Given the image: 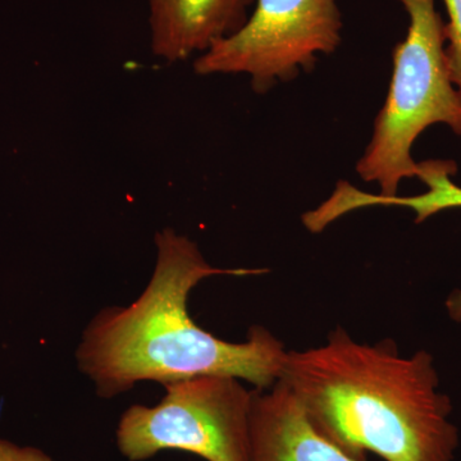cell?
Instances as JSON below:
<instances>
[{"mask_svg": "<svg viewBox=\"0 0 461 461\" xmlns=\"http://www.w3.org/2000/svg\"><path fill=\"white\" fill-rule=\"evenodd\" d=\"M282 381L321 436L355 459L455 461L459 430L427 351L402 357L393 339L359 344L341 327L326 344L287 351Z\"/></svg>", "mask_w": 461, "mask_h": 461, "instance_id": "7a4b0ae2", "label": "cell"}, {"mask_svg": "<svg viewBox=\"0 0 461 461\" xmlns=\"http://www.w3.org/2000/svg\"><path fill=\"white\" fill-rule=\"evenodd\" d=\"M444 3L448 16V23H446V30H447L446 56H447L451 80L461 94V0H444Z\"/></svg>", "mask_w": 461, "mask_h": 461, "instance_id": "9c48e42d", "label": "cell"}, {"mask_svg": "<svg viewBox=\"0 0 461 461\" xmlns=\"http://www.w3.org/2000/svg\"><path fill=\"white\" fill-rule=\"evenodd\" d=\"M0 461H53L41 448L20 446L0 438Z\"/></svg>", "mask_w": 461, "mask_h": 461, "instance_id": "30bf717a", "label": "cell"}, {"mask_svg": "<svg viewBox=\"0 0 461 461\" xmlns=\"http://www.w3.org/2000/svg\"><path fill=\"white\" fill-rule=\"evenodd\" d=\"M409 16L408 32L393 50V72L375 131L357 165L382 198L397 196L405 178L418 177L412 145L424 130L444 123L461 136V94L451 80L446 23L436 0H397Z\"/></svg>", "mask_w": 461, "mask_h": 461, "instance_id": "3957f363", "label": "cell"}, {"mask_svg": "<svg viewBox=\"0 0 461 461\" xmlns=\"http://www.w3.org/2000/svg\"><path fill=\"white\" fill-rule=\"evenodd\" d=\"M456 172V165L450 160H429L420 163V178L429 186L423 195L412 198H382V196L366 195V205H399L411 208L417 214L415 222L420 223L430 215L445 209L460 208L461 187L451 181V176Z\"/></svg>", "mask_w": 461, "mask_h": 461, "instance_id": "ba28073f", "label": "cell"}, {"mask_svg": "<svg viewBox=\"0 0 461 461\" xmlns=\"http://www.w3.org/2000/svg\"><path fill=\"white\" fill-rule=\"evenodd\" d=\"M157 263L132 304L100 309L76 350L78 369L102 399L127 393L139 382L172 384L198 375H230L264 390L281 377L287 350L264 327L245 342L215 338L187 311L191 290L213 276H248L266 269H223L206 262L198 245L171 227L154 238Z\"/></svg>", "mask_w": 461, "mask_h": 461, "instance_id": "6da1fadb", "label": "cell"}, {"mask_svg": "<svg viewBox=\"0 0 461 461\" xmlns=\"http://www.w3.org/2000/svg\"><path fill=\"white\" fill-rule=\"evenodd\" d=\"M339 0H256L245 25L194 60L202 76L247 75L258 94L311 72L342 41Z\"/></svg>", "mask_w": 461, "mask_h": 461, "instance_id": "5b68a950", "label": "cell"}, {"mask_svg": "<svg viewBox=\"0 0 461 461\" xmlns=\"http://www.w3.org/2000/svg\"><path fill=\"white\" fill-rule=\"evenodd\" d=\"M446 309L451 320L461 323V291L456 290L446 300Z\"/></svg>", "mask_w": 461, "mask_h": 461, "instance_id": "8fae6325", "label": "cell"}, {"mask_svg": "<svg viewBox=\"0 0 461 461\" xmlns=\"http://www.w3.org/2000/svg\"><path fill=\"white\" fill-rule=\"evenodd\" d=\"M150 48L167 63L204 53L238 32L256 0H147Z\"/></svg>", "mask_w": 461, "mask_h": 461, "instance_id": "8992f818", "label": "cell"}, {"mask_svg": "<svg viewBox=\"0 0 461 461\" xmlns=\"http://www.w3.org/2000/svg\"><path fill=\"white\" fill-rule=\"evenodd\" d=\"M251 461H364L321 436L282 379L268 393H254Z\"/></svg>", "mask_w": 461, "mask_h": 461, "instance_id": "52a82bcc", "label": "cell"}, {"mask_svg": "<svg viewBox=\"0 0 461 461\" xmlns=\"http://www.w3.org/2000/svg\"><path fill=\"white\" fill-rule=\"evenodd\" d=\"M154 406L132 405L117 429L120 453L144 461L165 450L206 461H251L254 393L230 375H198L165 384Z\"/></svg>", "mask_w": 461, "mask_h": 461, "instance_id": "277c9868", "label": "cell"}]
</instances>
